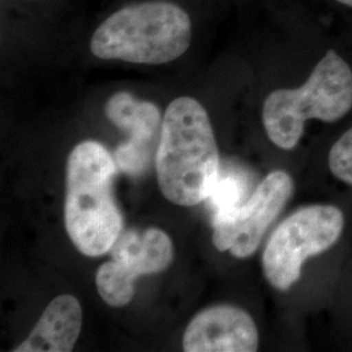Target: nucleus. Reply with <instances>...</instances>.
I'll use <instances>...</instances> for the list:
<instances>
[{
  "label": "nucleus",
  "mask_w": 352,
  "mask_h": 352,
  "mask_svg": "<svg viewBox=\"0 0 352 352\" xmlns=\"http://www.w3.org/2000/svg\"><path fill=\"white\" fill-rule=\"evenodd\" d=\"M219 167V151L206 110L195 98H176L166 109L155 154L164 197L180 206L208 200L221 174Z\"/></svg>",
  "instance_id": "f257e3e1"
},
{
  "label": "nucleus",
  "mask_w": 352,
  "mask_h": 352,
  "mask_svg": "<svg viewBox=\"0 0 352 352\" xmlns=\"http://www.w3.org/2000/svg\"><path fill=\"white\" fill-rule=\"evenodd\" d=\"M118 166L97 141H84L67 162L65 230L77 251L98 257L111 251L123 232V217L113 196Z\"/></svg>",
  "instance_id": "f03ea898"
},
{
  "label": "nucleus",
  "mask_w": 352,
  "mask_h": 352,
  "mask_svg": "<svg viewBox=\"0 0 352 352\" xmlns=\"http://www.w3.org/2000/svg\"><path fill=\"white\" fill-rule=\"evenodd\" d=\"M192 20L173 1L146 0L124 6L96 29L90 51L103 60L170 63L188 50Z\"/></svg>",
  "instance_id": "7ed1b4c3"
},
{
  "label": "nucleus",
  "mask_w": 352,
  "mask_h": 352,
  "mask_svg": "<svg viewBox=\"0 0 352 352\" xmlns=\"http://www.w3.org/2000/svg\"><path fill=\"white\" fill-rule=\"evenodd\" d=\"M351 109V67L329 50L302 87L277 89L265 98L263 123L274 145L291 151L302 139L308 120L334 123Z\"/></svg>",
  "instance_id": "20e7f679"
},
{
  "label": "nucleus",
  "mask_w": 352,
  "mask_h": 352,
  "mask_svg": "<svg viewBox=\"0 0 352 352\" xmlns=\"http://www.w3.org/2000/svg\"><path fill=\"white\" fill-rule=\"evenodd\" d=\"M344 215L334 205H309L286 218L272 234L263 254L265 278L278 291L291 289L312 256L330 250L342 236Z\"/></svg>",
  "instance_id": "39448f33"
},
{
  "label": "nucleus",
  "mask_w": 352,
  "mask_h": 352,
  "mask_svg": "<svg viewBox=\"0 0 352 352\" xmlns=\"http://www.w3.org/2000/svg\"><path fill=\"white\" fill-rule=\"evenodd\" d=\"M294 193V180L285 171H273L239 206L214 213L213 243L218 251L247 258L258 250L266 230Z\"/></svg>",
  "instance_id": "423d86ee"
},
{
  "label": "nucleus",
  "mask_w": 352,
  "mask_h": 352,
  "mask_svg": "<svg viewBox=\"0 0 352 352\" xmlns=\"http://www.w3.org/2000/svg\"><path fill=\"white\" fill-rule=\"evenodd\" d=\"M110 253L113 260L98 269L96 285L103 302L124 307L133 298L136 278L161 273L170 266L174 245L162 230H128L120 234Z\"/></svg>",
  "instance_id": "0eeeda50"
},
{
  "label": "nucleus",
  "mask_w": 352,
  "mask_h": 352,
  "mask_svg": "<svg viewBox=\"0 0 352 352\" xmlns=\"http://www.w3.org/2000/svg\"><path fill=\"white\" fill-rule=\"evenodd\" d=\"M107 119L131 133V139L115 151V162L120 171L139 176L151 164L157 138L162 128L160 109L148 101H139L131 93L118 91L104 107Z\"/></svg>",
  "instance_id": "6e6552de"
},
{
  "label": "nucleus",
  "mask_w": 352,
  "mask_h": 352,
  "mask_svg": "<svg viewBox=\"0 0 352 352\" xmlns=\"http://www.w3.org/2000/svg\"><path fill=\"white\" fill-rule=\"evenodd\" d=\"M186 352H254L258 331L251 316L234 305H214L196 316L183 338Z\"/></svg>",
  "instance_id": "1a4fd4ad"
},
{
  "label": "nucleus",
  "mask_w": 352,
  "mask_h": 352,
  "mask_svg": "<svg viewBox=\"0 0 352 352\" xmlns=\"http://www.w3.org/2000/svg\"><path fill=\"white\" fill-rule=\"evenodd\" d=\"M82 325V309L75 296L55 298L41 316L25 342L14 352H69L74 350Z\"/></svg>",
  "instance_id": "9d476101"
},
{
  "label": "nucleus",
  "mask_w": 352,
  "mask_h": 352,
  "mask_svg": "<svg viewBox=\"0 0 352 352\" xmlns=\"http://www.w3.org/2000/svg\"><path fill=\"white\" fill-rule=\"evenodd\" d=\"M247 184L245 180L234 173L219 174L213 190L208 197L214 213L228 212L245 201Z\"/></svg>",
  "instance_id": "9b49d317"
},
{
  "label": "nucleus",
  "mask_w": 352,
  "mask_h": 352,
  "mask_svg": "<svg viewBox=\"0 0 352 352\" xmlns=\"http://www.w3.org/2000/svg\"><path fill=\"white\" fill-rule=\"evenodd\" d=\"M327 164L333 175L352 187V126L331 146Z\"/></svg>",
  "instance_id": "f8f14e48"
},
{
  "label": "nucleus",
  "mask_w": 352,
  "mask_h": 352,
  "mask_svg": "<svg viewBox=\"0 0 352 352\" xmlns=\"http://www.w3.org/2000/svg\"><path fill=\"white\" fill-rule=\"evenodd\" d=\"M336 1H338V3L343 4V6H346V7H350V8H352V0H336Z\"/></svg>",
  "instance_id": "ddd939ff"
}]
</instances>
